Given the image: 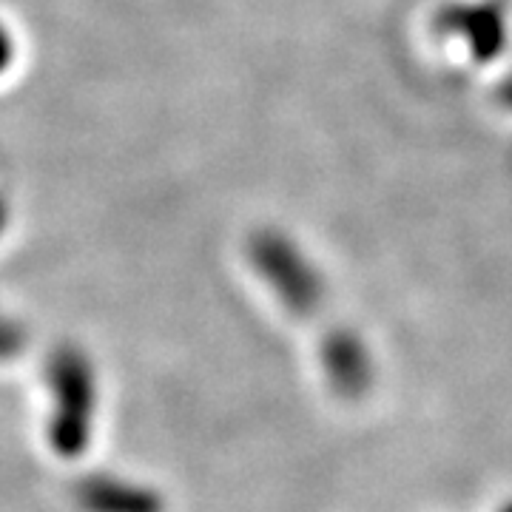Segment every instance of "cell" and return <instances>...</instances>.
Here are the masks:
<instances>
[{
    "label": "cell",
    "instance_id": "7a4b0ae2",
    "mask_svg": "<svg viewBox=\"0 0 512 512\" xmlns=\"http://www.w3.org/2000/svg\"><path fill=\"white\" fill-rule=\"evenodd\" d=\"M12 60H15V40L0 26V74L12 66Z\"/></svg>",
    "mask_w": 512,
    "mask_h": 512
},
{
    "label": "cell",
    "instance_id": "3957f363",
    "mask_svg": "<svg viewBox=\"0 0 512 512\" xmlns=\"http://www.w3.org/2000/svg\"><path fill=\"white\" fill-rule=\"evenodd\" d=\"M501 512H512V504H507V507H504V510Z\"/></svg>",
    "mask_w": 512,
    "mask_h": 512
},
{
    "label": "cell",
    "instance_id": "6da1fadb",
    "mask_svg": "<svg viewBox=\"0 0 512 512\" xmlns=\"http://www.w3.org/2000/svg\"><path fill=\"white\" fill-rule=\"evenodd\" d=\"M330 359V376L339 390L345 393H362L370 387L373 370H370V356H367L365 345L356 336H339L333 339L328 348Z\"/></svg>",
    "mask_w": 512,
    "mask_h": 512
}]
</instances>
